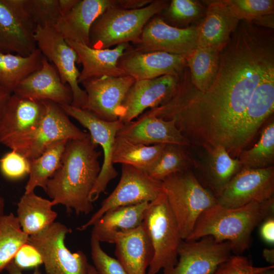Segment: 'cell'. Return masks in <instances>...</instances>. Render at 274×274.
Here are the masks:
<instances>
[{"label":"cell","instance_id":"6da1fadb","mask_svg":"<svg viewBox=\"0 0 274 274\" xmlns=\"http://www.w3.org/2000/svg\"><path fill=\"white\" fill-rule=\"evenodd\" d=\"M274 63L271 31L242 21L220 52L212 86L200 92L184 71L176 92L154 114L173 120L190 145L204 149L221 146L232 157L244 149L241 128L253 92Z\"/></svg>","mask_w":274,"mask_h":274},{"label":"cell","instance_id":"7a4b0ae2","mask_svg":"<svg viewBox=\"0 0 274 274\" xmlns=\"http://www.w3.org/2000/svg\"><path fill=\"white\" fill-rule=\"evenodd\" d=\"M97 147L90 134L67 142L60 166L44 190L53 206L63 205L66 212L74 211L77 215H87L93 210L89 196L101 169V152Z\"/></svg>","mask_w":274,"mask_h":274},{"label":"cell","instance_id":"3957f363","mask_svg":"<svg viewBox=\"0 0 274 274\" xmlns=\"http://www.w3.org/2000/svg\"><path fill=\"white\" fill-rule=\"evenodd\" d=\"M273 215V197L234 208L217 203L200 215L191 234L185 241H193L212 236L219 242H229L232 253L242 255L251 245L254 229Z\"/></svg>","mask_w":274,"mask_h":274},{"label":"cell","instance_id":"277c9868","mask_svg":"<svg viewBox=\"0 0 274 274\" xmlns=\"http://www.w3.org/2000/svg\"><path fill=\"white\" fill-rule=\"evenodd\" d=\"M168 5L167 1L156 0L139 9L108 8L91 27L89 47L102 49L123 43H138L147 23Z\"/></svg>","mask_w":274,"mask_h":274},{"label":"cell","instance_id":"5b68a950","mask_svg":"<svg viewBox=\"0 0 274 274\" xmlns=\"http://www.w3.org/2000/svg\"><path fill=\"white\" fill-rule=\"evenodd\" d=\"M162 185L181 237L187 240L200 215L216 204L217 198L201 185L191 169L168 176Z\"/></svg>","mask_w":274,"mask_h":274},{"label":"cell","instance_id":"8992f818","mask_svg":"<svg viewBox=\"0 0 274 274\" xmlns=\"http://www.w3.org/2000/svg\"><path fill=\"white\" fill-rule=\"evenodd\" d=\"M143 224L154 252L147 274H157L161 269L163 274H168L178 263L183 239L164 192L149 202Z\"/></svg>","mask_w":274,"mask_h":274},{"label":"cell","instance_id":"52a82bcc","mask_svg":"<svg viewBox=\"0 0 274 274\" xmlns=\"http://www.w3.org/2000/svg\"><path fill=\"white\" fill-rule=\"evenodd\" d=\"M72 231L65 225L54 222L37 234L29 236L28 243L39 252L46 274H88L89 263L84 252H72L65 245Z\"/></svg>","mask_w":274,"mask_h":274},{"label":"cell","instance_id":"ba28073f","mask_svg":"<svg viewBox=\"0 0 274 274\" xmlns=\"http://www.w3.org/2000/svg\"><path fill=\"white\" fill-rule=\"evenodd\" d=\"M163 192L162 181L152 178L149 174L134 166L121 165L119 182L113 191L104 199L100 208L85 224L77 228L86 229L110 210L155 200Z\"/></svg>","mask_w":274,"mask_h":274},{"label":"cell","instance_id":"9c48e42d","mask_svg":"<svg viewBox=\"0 0 274 274\" xmlns=\"http://www.w3.org/2000/svg\"><path fill=\"white\" fill-rule=\"evenodd\" d=\"M35 39L37 48L55 66L62 81L71 87L73 97L71 106L83 109L86 103L87 95L79 85L80 72L76 65L78 61L76 51L54 27L37 25Z\"/></svg>","mask_w":274,"mask_h":274},{"label":"cell","instance_id":"30bf717a","mask_svg":"<svg viewBox=\"0 0 274 274\" xmlns=\"http://www.w3.org/2000/svg\"><path fill=\"white\" fill-rule=\"evenodd\" d=\"M60 106L68 116L88 130L92 141L102 150L104 160L100 172L89 196L93 202L105 192L109 183L118 176L112 162V154L117 133L123 123L120 120L112 122L101 120L86 110L71 105Z\"/></svg>","mask_w":274,"mask_h":274},{"label":"cell","instance_id":"8fae6325","mask_svg":"<svg viewBox=\"0 0 274 274\" xmlns=\"http://www.w3.org/2000/svg\"><path fill=\"white\" fill-rule=\"evenodd\" d=\"M43 101L46 110L39 126L14 150L28 159L39 157L57 142L83 139L89 134L72 123L60 105L50 100Z\"/></svg>","mask_w":274,"mask_h":274},{"label":"cell","instance_id":"7c38bea8","mask_svg":"<svg viewBox=\"0 0 274 274\" xmlns=\"http://www.w3.org/2000/svg\"><path fill=\"white\" fill-rule=\"evenodd\" d=\"M135 80L126 75L103 76L81 83L87 99L82 109L107 121L120 120L124 115L123 102Z\"/></svg>","mask_w":274,"mask_h":274},{"label":"cell","instance_id":"4fadbf2b","mask_svg":"<svg viewBox=\"0 0 274 274\" xmlns=\"http://www.w3.org/2000/svg\"><path fill=\"white\" fill-rule=\"evenodd\" d=\"M46 110L43 100L12 93L0 121V143L16 150L36 130Z\"/></svg>","mask_w":274,"mask_h":274},{"label":"cell","instance_id":"5bb4252c","mask_svg":"<svg viewBox=\"0 0 274 274\" xmlns=\"http://www.w3.org/2000/svg\"><path fill=\"white\" fill-rule=\"evenodd\" d=\"M37 26L25 10L23 0H0L1 52L30 55L38 48Z\"/></svg>","mask_w":274,"mask_h":274},{"label":"cell","instance_id":"9a60e30c","mask_svg":"<svg viewBox=\"0 0 274 274\" xmlns=\"http://www.w3.org/2000/svg\"><path fill=\"white\" fill-rule=\"evenodd\" d=\"M197 27H178L162 18L154 17L144 26L138 43L132 49L138 52L160 51L187 56L197 47Z\"/></svg>","mask_w":274,"mask_h":274},{"label":"cell","instance_id":"2e32d148","mask_svg":"<svg viewBox=\"0 0 274 274\" xmlns=\"http://www.w3.org/2000/svg\"><path fill=\"white\" fill-rule=\"evenodd\" d=\"M274 194V167L242 168L217 197V203L227 208L262 202Z\"/></svg>","mask_w":274,"mask_h":274},{"label":"cell","instance_id":"e0dca14e","mask_svg":"<svg viewBox=\"0 0 274 274\" xmlns=\"http://www.w3.org/2000/svg\"><path fill=\"white\" fill-rule=\"evenodd\" d=\"M232 253L229 242H219L212 236L193 241L183 240L178 263L168 274H213Z\"/></svg>","mask_w":274,"mask_h":274},{"label":"cell","instance_id":"ac0fdd59","mask_svg":"<svg viewBox=\"0 0 274 274\" xmlns=\"http://www.w3.org/2000/svg\"><path fill=\"white\" fill-rule=\"evenodd\" d=\"M180 76L164 75L152 79L135 81L123 102L124 114L120 120L126 123L137 118L146 109L163 105L174 95Z\"/></svg>","mask_w":274,"mask_h":274},{"label":"cell","instance_id":"d6986e66","mask_svg":"<svg viewBox=\"0 0 274 274\" xmlns=\"http://www.w3.org/2000/svg\"><path fill=\"white\" fill-rule=\"evenodd\" d=\"M118 65L135 81L166 75L180 76L186 65V56L160 51L138 52L130 48Z\"/></svg>","mask_w":274,"mask_h":274},{"label":"cell","instance_id":"ffe728a7","mask_svg":"<svg viewBox=\"0 0 274 274\" xmlns=\"http://www.w3.org/2000/svg\"><path fill=\"white\" fill-rule=\"evenodd\" d=\"M14 94L23 98L50 100L60 106L71 105L72 89L64 83L55 66L44 56L41 68L23 79Z\"/></svg>","mask_w":274,"mask_h":274},{"label":"cell","instance_id":"44dd1931","mask_svg":"<svg viewBox=\"0 0 274 274\" xmlns=\"http://www.w3.org/2000/svg\"><path fill=\"white\" fill-rule=\"evenodd\" d=\"M116 136L146 146L158 144L190 146L174 121L164 120L144 113L136 120L123 123Z\"/></svg>","mask_w":274,"mask_h":274},{"label":"cell","instance_id":"7402d4cb","mask_svg":"<svg viewBox=\"0 0 274 274\" xmlns=\"http://www.w3.org/2000/svg\"><path fill=\"white\" fill-rule=\"evenodd\" d=\"M204 16L197 27V47L220 52L228 43L239 21L225 0L206 1Z\"/></svg>","mask_w":274,"mask_h":274},{"label":"cell","instance_id":"603a6c76","mask_svg":"<svg viewBox=\"0 0 274 274\" xmlns=\"http://www.w3.org/2000/svg\"><path fill=\"white\" fill-rule=\"evenodd\" d=\"M77 52L78 64H81L79 83L89 79L103 76L120 77L127 75L118 63L127 50L131 48L129 43H123L113 49H93L83 44L66 40Z\"/></svg>","mask_w":274,"mask_h":274},{"label":"cell","instance_id":"cb8c5ba5","mask_svg":"<svg viewBox=\"0 0 274 274\" xmlns=\"http://www.w3.org/2000/svg\"><path fill=\"white\" fill-rule=\"evenodd\" d=\"M111 7L118 8L119 0H79L67 14L61 17L55 28L65 40L89 46L92 24Z\"/></svg>","mask_w":274,"mask_h":274},{"label":"cell","instance_id":"d4e9b609","mask_svg":"<svg viewBox=\"0 0 274 274\" xmlns=\"http://www.w3.org/2000/svg\"><path fill=\"white\" fill-rule=\"evenodd\" d=\"M274 111V63L265 70L255 88L245 113L241 128L244 148Z\"/></svg>","mask_w":274,"mask_h":274},{"label":"cell","instance_id":"484cf974","mask_svg":"<svg viewBox=\"0 0 274 274\" xmlns=\"http://www.w3.org/2000/svg\"><path fill=\"white\" fill-rule=\"evenodd\" d=\"M115 255L127 274H147L154 255L152 245L143 222L116 237Z\"/></svg>","mask_w":274,"mask_h":274},{"label":"cell","instance_id":"4316f807","mask_svg":"<svg viewBox=\"0 0 274 274\" xmlns=\"http://www.w3.org/2000/svg\"><path fill=\"white\" fill-rule=\"evenodd\" d=\"M205 150L203 161L199 166V176L196 177L217 198L243 167L238 159L231 157L221 146Z\"/></svg>","mask_w":274,"mask_h":274},{"label":"cell","instance_id":"83f0119b","mask_svg":"<svg viewBox=\"0 0 274 274\" xmlns=\"http://www.w3.org/2000/svg\"><path fill=\"white\" fill-rule=\"evenodd\" d=\"M149 204L145 202L109 210L94 224L91 234L100 242L114 244L117 235L142 225Z\"/></svg>","mask_w":274,"mask_h":274},{"label":"cell","instance_id":"f1b7e54d","mask_svg":"<svg viewBox=\"0 0 274 274\" xmlns=\"http://www.w3.org/2000/svg\"><path fill=\"white\" fill-rule=\"evenodd\" d=\"M51 200L34 192L24 193L17 203V218L22 231L32 235L43 231L54 222L57 213L52 210Z\"/></svg>","mask_w":274,"mask_h":274},{"label":"cell","instance_id":"f546056e","mask_svg":"<svg viewBox=\"0 0 274 274\" xmlns=\"http://www.w3.org/2000/svg\"><path fill=\"white\" fill-rule=\"evenodd\" d=\"M43 57L38 48L26 56L0 51V84L12 94L23 79L41 68Z\"/></svg>","mask_w":274,"mask_h":274},{"label":"cell","instance_id":"4dcf8cb0","mask_svg":"<svg viewBox=\"0 0 274 274\" xmlns=\"http://www.w3.org/2000/svg\"><path fill=\"white\" fill-rule=\"evenodd\" d=\"M165 145L146 146L116 136L113 146L112 162L129 165L147 173L157 160Z\"/></svg>","mask_w":274,"mask_h":274},{"label":"cell","instance_id":"1f68e13d","mask_svg":"<svg viewBox=\"0 0 274 274\" xmlns=\"http://www.w3.org/2000/svg\"><path fill=\"white\" fill-rule=\"evenodd\" d=\"M220 52L212 48L197 47L186 56L190 81L197 91L203 92L214 83L218 72Z\"/></svg>","mask_w":274,"mask_h":274},{"label":"cell","instance_id":"d6a6232c","mask_svg":"<svg viewBox=\"0 0 274 274\" xmlns=\"http://www.w3.org/2000/svg\"><path fill=\"white\" fill-rule=\"evenodd\" d=\"M67 141L57 142L47 148L39 157L29 159V178L25 186L24 193L34 192L38 187L45 190L48 181L60 166Z\"/></svg>","mask_w":274,"mask_h":274},{"label":"cell","instance_id":"836d02e7","mask_svg":"<svg viewBox=\"0 0 274 274\" xmlns=\"http://www.w3.org/2000/svg\"><path fill=\"white\" fill-rule=\"evenodd\" d=\"M239 21H244L268 29L274 27V1L225 0Z\"/></svg>","mask_w":274,"mask_h":274},{"label":"cell","instance_id":"e575fe53","mask_svg":"<svg viewBox=\"0 0 274 274\" xmlns=\"http://www.w3.org/2000/svg\"><path fill=\"white\" fill-rule=\"evenodd\" d=\"M28 238L13 213L0 215V273L13 260L19 249L28 243Z\"/></svg>","mask_w":274,"mask_h":274},{"label":"cell","instance_id":"d590c367","mask_svg":"<svg viewBox=\"0 0 274 274\" xmlns=\"http://www.w3.org/2000/svg\"><path fill=\"white\" fill-rule=\"evenodd\" d=\"M185 147L176 144H166L147 173L152 178L162 181L173 174L191 169L196 164Z\"/></svg>","mask_w":274,"mask_h":274},{"label":"cell","instance_id":"8d00e7d4","mask_svg":"<svg viewBox=\"0 0 274 274\" xmlns=\"http://www.w3.org/2000/svg\"><path fill=\"white\" fill-rule=\"evenodd\" d=\"M243 168H264L274 162V121L271 119L262 130L256 143L242 150L237 156Z\"/></svg>","mask_w":274,"mask_h":274},{"label":"cell","instance_id":"74e56055","mask_svg":"<svg viewBox=\"0 0 274 274\" xmlns=\"http://www.w3.org/2000/svg\"><path fill=\"white\" fill-rule=\"evenodd\" d=\"M23 6L37 25L56 28L61 17L58 0H23Z\"/></svg>","mask_w":274,"mask_h":274},{"label":"cell","instance_id":"f35d334b","mask_svg":"<svg viewBox=\"0 0 274 274\" xmlns=\"http://www.w3.org/2000/svg\"><path fill=\"white\" fill-rule=\"evenodd\" d=\"M165 9L167 17L181 25H187L205 13L200 3L193 0H172Z\"/></svg>","mask_w":274,"mask_h":274},{"label":"cell","instance_id":"ab89813d","mask_svg":"<svg viewBox=\"0 0 274 274\" xmlns=\"http://www.w3.org/2000/svg\"><path fill=\"white\" fill-rule=\"evenodd\" d=\"M91 255L94 267L98 274H127L118 261L101 248L100 241L91 234Z\"/></svg>","mask_w":274,"mask_h":274},{"label":"cell","instance_id":"60d3db41","mask_svg":"<svg viewBox=\"0 0 274 274\" xmlns=\"http://www.w3.org/2000/svg\"><path fill=\"white\" fill-rule=\"evenodd\" d=\"M0 170L9 180H19L29 174V160L19 153L12 150L0 159Z\"/></svg>","mask_w":274,"mask_h":274},{"label":"cell","instance_id":"b9f144b4","mask_svg":"<svg viewBox=\"0 0 274 274\" xmlns=\"http://www.w3.org/2000/svg\"><path fill=\"white\" fill-rule=\"evenodd\" d=\"M273 265L254 266L247 257L234 255L219 264L213 274H257Z\"/></svg>","mask_w":274,"mask_h":274},{"label":"cell","instance_id":"7bdbcfd3","mask_svg":"<svg viewBox=\"0 0 274 274\" xmlns=\"http://www.w3.org/2000/svg\"><path fill=\"white\" fill-rule=\"evenodd\" d=\"M14 263L21 269L38 267L43 264L38 250L28 243L23 245L17 252Z\"/></svg>","mask_w":274,"mask_h":274},{"label":"cell","instance_id":"ee69618b","mask_svg":"<svg viewBox=\"0 0 274 274\" xmlns=\"http://www.w3.org/2000/svg\"><path fill=\"white\" fill-rule=\"evenodd\" d=\"M260 235L267 243L274 244V216L268 218L260 225Z\"/></svg>","mask_w":274,"mask_h":274},{"label":"cell","instance_id":"f6af8a7d","mask_svg":"<svg viewBox=\"0 0 274 274\" xmlns=\"http://www.w3.org/2000/svg\"><path fill=\"white\" fill-rule=\"evenodd\" d=\"M11 94L0 84V121L4 114Z\"/></svg>","mask_w":274,"mask_h":274},{"label":"cell","instance_id":"bcb514c9","mask_svg":"<svg viewBox=\"0 0 274 274\" xmlns=\"http://www.w3.org/2000/svg\"><path fill=\"white\" fill-rule=\"evenodd\" d=\"M79 0H58L61 17L67 14L76 5Z\"/></svg>","mask_w":274,"mask_h":274},{"label":"cell","instance_id":"7dc6e473","mask_svg":"<svg viewBox=\"0 0 274 274\" xmlns=\"http://www.w3.org/2000/svg\"><path fill=\"white\" fill-rule=\"evenodd\" d=\"M9 274H23L22 272V269L19 268L12 261L6 268ZM32 274H42L41 270L38 267H36Z\"/></svg>","mask_w":274,"mask_h":274},{"label":"cell","instance_id":"c3c4849f","mask_svg":"<svg viewBox=\"0 0 274 274\" xmlns=\"http://www.w3.org/2000/svg\"><path fill=\"white\" fill-rule=\"evenodd\" d=\"M263 256L270 265H274V249H265L263 251Z\"/></svg>","mask_w":274,"mask_h":274},{"label":"cell","instance_id":"681fc988","mask_svg":"<svg viewBox=\"0 0 274 274\" xmlns=\"http://www.w3.org/2000/svg\"><path fill=\"white\" fill-rule=\"evenodd\" d=\"M257 274H274V265L258 273Z\"/></svg>","mask_w":274,"mask_h":274},{"label":"cell","instance_id":"f907efd6","mask_svg":"<svg viewBox=\"0 0 274 274\" xmlns=\"http://www.w3.org/2000/svg\"><path fill=\"white\" fill-rule=\"evenodd\" d=\"M88 274H98L94 267L90 264L88 265Z\"/></svg>","mask_w":274,"mask_h":274},{"label":"cell","instance_id":"816d5d0a","mask_svg":"<svg viewBox=\"0 0 274 274\" xmlns=\"http://www.w3.org/2000/svg\"><path fill=\"white\" fill-rule=\"evenodd\" d=\"M4 207V199L0 197V215L3 214V210Z\"/></svg>","mask_w":274,"mask_h":274}]
</instances>
